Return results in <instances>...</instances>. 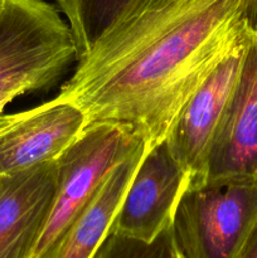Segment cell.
I'll return each mask as SVG.
<instances>
[{
    "mask_svg": "<svg viewBox=\"0 0 257 258\" xmlns=\"http://www.w3.org/2000/svg\"><path fill=\"white\" fill-rule=\"evenodd\" d=\"M247 0H130L77 60L57 98L87 125L118 123L150 150L226 57L251 40Z\"/></svg>",
    "mask_w": 257,
    "mask_h": 258,
    "instance_id": "1",
    "label": "cell"
},
{
    "mask_svg": "<svg viewBox=\"0 0 257 258\" xmlns=\"http://www.w3.org/2000/svg\"><path fill=\"white\" fill-rule=\"evenodd\" d=\"M67 20L45 0H2L0 108L24 93L49 87L77 60Z\"/></svg>",
    "mask_w": 257,
    "mask_h": 258,
    "instance_id": "2",
    "label": "cell"
},
{
    "mask_svg": "<svg viewBox=\"0 0 257 258\" xmlns=\"http://www.w3.org/2000/svg\"><path fill=\"white\" fill-rule=\"evenodd\" d=\"M143 139L118 123L97 122L57 159V188L32 258H47L100 184L116 165L130 158Z\"/></svg>",
    "mask_w": 257,
    "mask_h": 258,
    "instance_id": "3",
    "label": "cell"
},
{
    "mask_svg": "<svg viewBox=\"0 0 257 258\" xmlns=\"http://www.w3.org/2000/svg\"><path fill=\"white\" fill-rule=\"evenodd\" d=\"M170 228L180 258H239L257 228V181L186 189Z\"/></svg>",
    "mask_w": 257,
    "mask_h": 258,
    "instance_id": "4",
    "label": "cell"
},
{
    "mask_svg": "<svg viewBox=\"0 0 257 258\" xmlns=\"http://www.w3.org/2000/svg\"><path fill=\"white\" fill-rule=\"evenodd\" d=\"M249 42L212 71L181 108L166 136L169 150L189 175V188L206 184L209 153L238 80Z\"/></svg>",
    "mask_w": 257,
    "mask_h": 258,
    "instance_id": "5",
    "label": "cell"
},
{
    "mask_svg": "<svg viewBox=\"0 0 257 258\" xmlns=\"http://www.w3.org/2000/svg\"><path fill=\"white\" fill-rule=\"evenodd\" d=\"M189 175L166 141L145 150L115 217L111 232L151 242L170 228Z\"/></svg>",
    "mask_w": 257,
    "mask_h": 258,
    "instance_id": "6",
    "label": "cell"
},
{
    "mask_svg": "<svg viewBox=\"0 0 257 258\" xmlns=\"http://www.w3.org/2000/svg\"><path fill=\"white\" fill-rule=\"evenodd\" d=\"M86 117L55 97L30 110L0 116V176L55 161L82 134Z\"/></svg>",
    "mask_w": 257,
    "mask_h": 258,
    "instance_id": "7",
    "label": "cell"
},
{
    "mask_svg": "<svg viewBox=\"0 0 257 258\" xmlns=\"http://www.w3.org/2000/svg\"><path fill=\"white\" fill-rule=\"evenodd\" d=\"M257 181V32L214 138L206 184Z\"/></svg>",
    "mask_w": 257,
    "mask_h": 258,
    "instance_id": "8",
    "label": "cell"
},
{
    "mask_svg": "<svg viewBox=\"0 0 257 258\" xmlns=\"http://www.w3.org/2000/svg\"><path fill=\"white\" fill-rule=\"evenodd\" d=\"M57 188V161L0 176V258H32Z\"/></svg>",
    "mask_w": 257,
    "mask_h": 258,
    "instance_id": "9",
    "label": "cell"
},
{
    "mask_svg": "<svg viewBox=\"0 0 257 258\" xmlns=\"http://www.w3.org/2000/svg\"><path fill=\"white\" fill-rule=\"evenodd\" d=\"M144 153L145 145L106 175L87 206L47 258H93L110 233L121 202Z\"/></svg>",
    "mask_w": 257,
    "mask_h": 258,
    "instance_id": "10",
    "label": "cell"
},
{
    "mask_svg": "<svg viewBox=\"0 0 257 258\" xmlns=\"http://www.w3.org/2000/svg\"><path fill=\"white\" fill-rule=\"evenodd\" d=\"M130 0H55L70 24L77 47V60Z\"/></svg>",
    "mask_w": 257,
    "mask_h": 258,
    "instance_id": "11",
    "label": "cell"
},
{
    "mask_svg": "<svg viewBox=\"0 0 257 258\" xmlns=\"http://www.w3.org/2000/svg\"><path fill=\"white\" fill-rule=\"evenodd\" d=\"M93 258H176L171 228L151 242L120 236L110 231Z\"/></svg>",
    "mask_w": 257,
    "mask_h": 258,
    "instance_id": "12",
    "label": "cell"
},
{
    "mask_svg": "<svg viewBox=\"0 0 257 258\" xmlns=\"http://www.w3.org/2000/svg\"><path fill=\"white\" fill-rule=\"evenodd\" d=\"M246 20L248 27L257 32V0H247Z\"/></svg>",
    "mask_w": 257,
    "mask_h": 258,
    "instance_id": "13",
    "label": "cell"
},
{
    "mask_svg": "<svg viewBox=\"0 0 257 258\" xmlns=\"http://www.w3.org/2000/svg\"><path fill=\"white\" fill-rule=\"evenodd\" d=\"M239 258H257V228L253 232L251 238H249L248 243L244 247Z\"/></svg>",
    "mask_w": 257,
    "mask_h": 258,
    "instance_id": "14",
    "label": "cell"
},
{
    "mask_svg": "<svg viewBox=\"0 0 257 258\" xmlns=\"http://www.w3.org/2000/svg\"><path fill=\"white\" fill-rule=\"evenodd\" d=\"M3 111H4V110H3V108H0V116L3 115Z\"/></svg>",
    "mask_w": 257,
    "mask_h": 258,
    "instance_id": "15",
    "label": "cell"
},
{
    "mask_svg": "<svg viewBox=\"0 0 257 258\" xmlns=\"http://www.w3.org/2000/svg\"><path fill=\"white\" fill-rule=\"evenodd\" d=\"M176 258H180V257H179V254H178V252H176Z\"/></svg>",
    "mask_w": 257,
    "mask_h": 258,
    "instance_id": "16",
    "label": "cell"
},
{
    "mask_svg": "<svg viewBox=\"0 0 257 258\" xmlns=\"http://www.w3.org/2000/svg\"><path fill=\"white\" fill-rule=\"evenodd\" d=\"M0 4H2V0H0Z\"/></svg>",
    "mask_w": 257,
    "mask_h": 258,
    "instance_id": "17",
    "label": "cell"
}]
</instances>
